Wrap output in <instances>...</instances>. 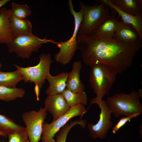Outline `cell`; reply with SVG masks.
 Returning <instances> with one entry per match:
<instances>
[{
    "mask_svg": "<svg viewBox=\"0 0 142 142\" xmlns=\"http://www.w3.org/2000/svg\"><path fill=\"white\" fill-rule=\"evenodd\" d=\"M77 40L78 50L85 64L90 67L98 63L105 64L117 74L132 67L136 54L142 47L141 42L125 43L94 34L88 36L77 35Z\"/></svg>",
    "mask_w": 142,
    "mask_h": 142,
    "instance_id": "cell-1",
    "label": "cell"
},
{
    "mask_svg": "<svg viewBox=\"0 0 142 142\" xmlns=\"http://www.w3.org/2000/svg\"><path fill=\"white\" fill-rule=\"evenodd\" d=\"M97 3L92 6L79 1V6L83 13V19L77 35L88 36L94 34L96 29L104 20L111 15L116 14V11L105 4Z\"/></svg>",
    "mask_w": 142,
    "mask_h": 142,
    "instance_id": "cell-2",
    "label": "cell"
},
{
    "mask_svg": "<svg viewBox=\"0 0 142 142\" xmlns=\"http://www.w3.org/2000/svg\"><path fill=\"white\" fill-rule=\"evenodd\" d=\"M142 97V90L140 89L128 94H115L108 97L106 101L112 114L115 117L126 116L134 113H142V104L139 102Z\"/></svg>",
    "mask_w": 142,
    "mask_h": 142,
    "instance_id": "cell-3",
    "label": "cell"
},
{
    "mask_svg": "<svg viewBox=\"0 0 142 142\" xmlns=\"http://www.w3.org/2000/svg\"><path fill=\"white\" fill-rule=\"evenodd\" d=\"M69 10L74 19V27L71 37L65 41L56 42L55 44L59 48V52L54 56L55 60L57 63L65 65L70 62L73 58L76 51L78 50L77 40L78 32L83 19V11L82 9L76 12L74 10L72 0H69L68 3Z\"/></svg>",
    "mask_w": 142,
    "mask_h": 142,
    "instance_id": "cell-4",
    "label": "cell"
},
{
    "mask_svg": "<svg viewBox=\"0 0 142 142\" xmlns=\"http://www.w3.org/2000/svg\"><path fill=\"white\" fill-rule=\"evenodd\" d=\"M89 80L96 94V98L102 99L115 82L117 73L108 66L98 63L90 66Z\"/></svg>",
    "mask_w": 142,
    "mask_h": 142,
    "instance_id": "cell-5",
    "label": "cell"
},
{
    "mask_svg": "<svg viewBox=\"0 0 142 142\" xmlns=\"http://www.w3.org/2000/svg\"><path fill=\"white\" fill-rule=\"evenodd\" d=\"M39 61L36 65L23 67L16 64L13 65L22 75L25 83H34V89L42 88L48 75L50 73V68L53 60L49 53H43L39 55Z\"/></svg>",
    "mask_w": 142,
    "mask_h": 142,
    "instance_id": "cell-6",
    "label": "cell"
},
{
    "mask_svg": "<svg viewBox=\"0 0 142 142\" xmlns=\"http://www.w3.org/2000/svg\"><path fill=\"white\" fill-rule=\"evenodd\" d=\"M54 41L47 39L46 37L41 39L32 34L13 37L7 45L9 53H14L19 57L28 59L33 52L38 51L43 44L53 43Z\"/></svg>",
    "mask_w": 142,
    "mask_h": 142,
    "instance_id": "cell-7",
    "label": "cell"
},
{
    "mask_svg": "<svg viewBox=\"0 0 142 142\" xmlns=\"http://www.w3.org/2000/svg\"><path fill=\"white\" fill-rule=\"evenodd\" d=\"M93 104H97L100 109L99 119L96 124H89L88 127L90 135L92 138L103 140L106 137L113 125V123L111 121L112 113L106 101L95 97L92 99L88 108Z\"/></svg>",
    "mask_w": 142,
    "mask_h": 142,
    "instance_id": "cell-8",
    "label": "cell"
},
{
    "mask_svg": "<svg viewBox=\"0 0 142 142\" xmlns=\"http://www.w3.org/2000/svg\"><path fill=\"white\" fill-rule=\"evenodd\" d=\"M86 111L84 105L80 104L70 108L66 114L50 123L44 122L41 139L42 142H56L54 138L61 128L70 119L77 116L81 117Z\"/></svg>",
    "mask_w": 142,
    "mask_h": 142,
    "instance_id": "cell-9",
    "label": "cell"
},
{
    "mask_svg": "<svg viewBox=\"0 0 142 142\" xmlns=\"http://www.w3.org/2000/svg\"><path fill=\"white\" fill-rule=\"evenodd\" d=\"M47 115V111L42 107L37 111L33 110L22 114V118L26 125L29 142H39L40 140Z\"/></svg>",
    "mask_w": 142,
    "mask_h": 142,
    "instance_id": "cell-10",
    "label": "cell"
},
{
    "mask_svg": "<svg viewBox=\"0 0 142 142\" xmlns=\"http://www.w3.org/2000/svg\"><path fill=\"white\" fill-rule=\"evenodd\" d=\"M44 108L52 115L54 121L66 114L70 108L62 94L48 96L44 102Z\"/></svg>",
    "mask_w": 142,
    "mask_h": 142,
    "instance_id": "cell-11",
    "label": "cell"
},
{
    "mask_svg": "<svg viewBox=\"0 0 142 142\" xmlns=\"http://www.w3.org/2000/svg\"><path fill=\"white\" fill-rule=\"evenodd\" d=\"M114 39L127 43L141 42L136 30L131 24L120 19L115 32Z\"/></svg>",
    "mask_w": 142,
    "mask_h": 142,
    "instance_id": "cell-12",
    "label": "cell"
},
{
    "mask_svg": "<svg viewBox=\"0 0 142 142\" xmlns=\"http://www.w3.org/2000/svg\"><path fill=\"white\" fill-rule=\"evenodd\" d=\"M68 73L63 72L54 76L50 73L46 79L49 83V86L45 91L48 96L61 94L66 89Z\"/></svg>",
    "mask_w": 142,
    "mask_h": 142,
    "instance_id": "cell-13",
    "label": "cell"
},
{
    "mask_svg": "<svg viewBox=\"0 0 142 142\" xmlns=\"http://www.w3.org/2000/svg\"><path fill=\"white\" fill-rule=\"evenodd\" d=\"M96 1L99 3H104L114 9L123 21L131 25L136 30L142 41V15L135 16L125 13L114 5L110 0H97Z\"/></svg>",
    "mask_w": 142,
    "mask_h": 142,
    "instance_id": "cell-14",
    "label": "cell"
},
{
    "mask_svg": "<svg viewBox=\"0 0 142 142\" xmlns=\"http://www.w3.org/2000/svg\"><path fill=\"white\" fill-rule=\"evenodd\" d=\"M11 9L6 7L0 9V44L7 45L13 37L9 20L12 14Z\"/></svg>",
    "mask_w": 142,
    "mask_h": 142,
    "instance_id": "cell-15",
    "label": "cell"
},
{
    "mask_svg": "<svg viewBox=\"0 0 142 142\" xmlns=\"http://www.w3.org/2000/svg\"><path fill=\"white\" fill-rule=\"evenodd\" d=\"M113 15L104 20L98 26L94 34L99 37L114 39L115 32L120 18Z\"/></svg>",
    "mask_w": 142,
    "mask_h": 142,
    "instance_id": "cell-16",
    "label": "cell"
},
{
    "mask_svg": "<svg viewBox=\"0 0 142 142\" xmlns=\"http://www.w3.org/2000/svg\"><path fill=\"white\" fill-rule=\"evenodd\" d=\"M82 65L80 61L74 62L72 64L71 71L68 73L67 82V89L72 92H79L84 91V85L80 77Z\"/></svg>",
    "mask_w": 142,
    "mask_h": 142,
    "instance_id": "cell-17",
    "label": "cell"
},
{
    "mask_svg": "<svg viewBox=\"0 0 142 142\" xmlns=\"http://www.w3.org/2000/svg\"><path fill=\"white\" fill-rule=\"evenodd\" d=\"M120 10L135 16L142 15V0H110Z\"/></svg>",
    "mask_w": 142,
    "mask_h": 142,
    "instance_id": "cell-18",
    "label": "cell"
},
{
    "mask_svg": "<svg viewBox=\"0 0 142 142\" xmlns=\"http://www.w3.org/2000/svg\"><path fill=\"white\" fill-rule=\"evenodd\" d=\"M9 20L13 37L32 34V26L29 21L17 18L12 13L9 17Z\"/></svg>",
    "mask_w": 142,
    "mask_h": 142,
    "instance_id": "cell-19",
    "label": "cell"
},
{
    "mask_svg": "<svg viewBox=\"0 0 142 142\" xmlns=\"http://www.w3.org/2000/svg\"><path fill=\"white\" fill-rule=\"evenodd\" d=\"M61 94L70 108L80 104L87 105V95L84 91L74 92L66 89Z\"/></svg>",
    "mask_w": 142,
    "mask_h": 142,
    "instance_id": "cell-20",
    "label": "cell"
},
{
    "mask_svg": "<svg viewBox=\"0 0 142 142\" xmlns=\"http://www.w3.org/2000/svg\"><path fill=\"white\" fill-rule=\"evenodd\" d=\"M25 130V127L16 124L11 118L0 114V132L6 137L13 133Z\"/></svg>",
    "mask_w": 142,
    "mask_h": 142,
    "instance_id": "cell-21",
    "label": "cell"
},
{
    "mask_svg": "<svg viewBox=\"0 0 142 142\" xmlns=\"http://www.w3.org/2000/svg\"><path fill=\"white\" fill-rule=\"evenodd\" d=\"M23 80V76L17 69L14 71L5 72L0 71V85L15 88L17 84Z\"/></svg>",
    "mask_w": 142,
    "mask_h": 142,
    "instance_id": "cell-22",
    "label": "cell"
},
{
    "mask_svg": "<svg viewBox=\"0 0 142 142\" xmlns=\"http://www.w3.org/2000/svg\"><path fill=\"white\" fill-rule=\"evenodd\" d=\"M25 93L24 90L19 88H11L0 85V100L6 101L14 100L23 98Z\"/></svg>",
    "mask_w": 142,
    "mask_h": 142,
    "instance_id": "cell-23",
    "label": "cell"
},
{
    "mask_svg": "<svg viewBox=\"0 0 142 142\" xmlns=\"http://www.w3.org/2000/svg\"><path fill=\"white\" fill-rule=\"evenodd\" d=\"M86 123V121L82 119L73 121H72L70 123H66L61 128L56 135V142H66L68 133L73 127L76 125H79L82 128H84Z\"/></svg>",
    "mask_w": 142,
    "mask_h": 142,
    "instance_id": "cell-24",
    "label": "cell"
},
{
    "mask_svg": "<svg viewBox=\"0 0 142 142\" xmlns=\"http://www.w3.org/2000/svg\"><path fill=\"white\" fill-rule=\"evenodd\" d=\"M11 9L13 14L18 18L26 19L30 15L32 12L29 6L27 4H19L13 2Z\"/></svg>",
    "mask_w": 142,
    "mask_h": 142,
    "instance_id": "cell-25",
    "label": "cell"
},
{
    "mask_svg": "<svg viewBox=\"0 0 142 142\" xmlns=\"http://www.w3.org/2000/svg\"><path fill=\"white\" fill-rule=\"evenodd\" d=\"M8 136V142H29L28 133L26 130L13 133Z\"/></svg>",
    "mask_w": 142,
    "mask_h": 142,
    "instance_id": "cell-26",
    "label": "cell"
},
{
    "mask_svg": "<svg viewBox=\"0 0 142 142\" xmlns=\"http://www.w3.org/2000/svg\"><path fill=\"white\" fill-rule=\"evenodd\" d=\"M140 114H141L139 113H134L127 116L122 118L113 127L112 131V133L114 134L116 133L119 129L124 125L127 122L130 121L131 119L135 118Z\"/></svg>",
    "mask_w": 142,
    "mask_h": 142,
    "instance_id": "cell-27",
    "label": "cell"
},
{
    "mask_svg": "<svg viewBox=\"0 0 142 142\" xmlns=\"http://www.w3.org/2000/svg\"><path fill=\"white\" fill-rule=\"evenodd\" d=\"M10 1V0H0V9Z\"/></svg>",
    "mask_w": 142,
    "mask_h": 142,
    "instance_id": "cell-28",
    "label": "cell"
},
{
    "mask_svg": "<svg viewBox=\"0 0 142 142\" xmlns=\"http://www.w3.org/2000/svg\"><path fill=\"white\" fill-rule=\"evenodd\" d=\"M0 134L2 136L6 137L5 135L3 133L0 132Z\"/></svg>",
    "mask_w": 142,
    "mask_h": 142,
    "instance_id": "cell-29",
    "label": "cell"
},
{
    "mask_svg": "<svg viewBox=\"0 0 142 142\" xmlns=\"http://www.w3.org/2000/svg\"><path fill=\"white\" fill-rule=\"evenodd\" d=\"M2 66V64L1 63H0V71L1 70Z\"/></svg>",
    "mask_w": 142,
    "mask_h": 142,
    "instance_id": "cell-30",
    "label": "cell"
},
{
    "mask_svg": "<svg viewBox=\"0 0 142 142\" xmlns=\"http://www.w3.org/2000/svg\"><path fill=\"white\" fill-rule=\"evenodd\" d=\"M1 136H2L0 134V141H0V138H1Z\"/></svg>",
    "mask_w": 142,
    "mask_h": 142,
    "instance_id": "cell-31",
    "label": "cell"
},
{
    "mask_svg": "<svg viewBox=\"0 0 142 142\" xmlns=\"http://www.w3.org/2000/svg\"><path fill=\"white\" fill-rule=\"evenodd\" d=\"M0 142H6L4 141H2L1 142V141H0Z\"/></svg>",
    "mask_w": 142,
    "mask_h": 142,
    "instance_id": "cell-32",
    "label": "cell"
}]
</instances>
